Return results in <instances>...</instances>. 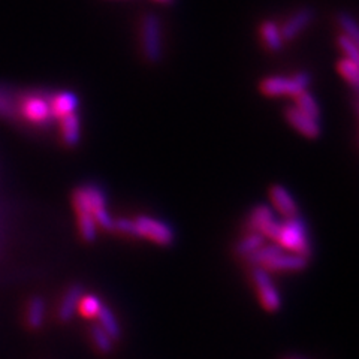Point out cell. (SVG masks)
Masks as SVG:
<instances>
[{
  "label": "cell",
  "instance_id": "1",
  "mask_svg": "<svg viewBox=\"0 0 359 359\" xmlns=\"http://www.w3.org/2000/svg\"><path fill=\"white\" fill-rule=\"evenodd\" d=\"M276 241L282 249H287L292 253L304 257H309L310 255V243L306 224L301 219H298V216L287 219L285 223H280V231Z\"/></svg>",
  "mask_w": 359,
  "mask_h": 359
},
{
  "label": "cell",
  "instance_id": "2",
  "mask_svg": "<svg viewBox=\"0 0 359 359\" xmlns=\"http://www.w3.org/2000/svg\"><path fill=\"white\" fill-rule=\"evenodd\" d=\"M311 81V76L307 72H298L297 75L285 76H269L261 83V92L269 97L274 96H298L302 92H307V87Z\"/></svg>",
  "mask_w": 359,
  "mask_h": 359
},
{
  "label": "cell",
  "instance_id": "3",
  "mask_svg": "<svg viewBox=\"0 0 359 359\" xmlns=\"http://www.w3.org/2000/svg\"><path fill=\"white\" fill-rule=\"evenodd\" d=\"M142 53L150 63H159L163 55V39L161 20L147 14L142 20Z\"/></svg>",
  "mask_w": 359,
  "mask_h": 359
},
{
  "label": "cell",
  "instance_id": "4",
  "mask_svg": "<svg viewBox=\"0 0 359 359\" xmlns=\"http://www.w3.org/2000/svg\"><path fill=\"white\" fill-rule=\"evenodd\" d=\"M253 282L256 285L257 294H259L262 307L269 313L277 311L280 309V304H282V299H280L278 292H277L273 280H271V277H269L266 269H264L261 266H255Z\"/></svg>",
  "mask_w": 359,
  "mask_h": 359
},
{
  "label": "cell",
  "instance_id": "5",
  "mask_svg": "<svg viewBox=\"0 0 359 359\" xmlns=\"http://www.w3.org/2000/svg\"><path fill=\"white\" fill-rule=\"evenodd\" d=\"M135 223H137L140 238H149L159 245H171L174 243V231L166 223L149 216H141Z\"/></svg>",
  "mask_w": 359,
  "mask_h": 359
},
{
  "label": "cell",
  "instance_id": "6",
  "mask_svg": "<svg viewBox=\"0 0 359 359\" xmlns=\"http://www.w3.org/2000/svg\"><path fill=\"white\" fill-rule=\"evenodd\" d=\"M250 229L253 232L262 233L265 238L276 241L280 231V223L274 220L273 211L266 205H257L250 216Z\"/></svg>",
  "mask_w": 359,
  "mask_h": 359
},
{
  "label": "cell",
  "instance_id": "7",
  "mask_svg": "<svg viewBox=\"0 0 359 359\" xmlns=\"http://www.w3.org/2000/svg\"><path fill=\"white\" fill-rule=\"evenodd\" d=\"M286 120L290 123V126L297 129L301 135L307 138H318L320 135V125L318 120L309 117L304 112L299 111L297 107H289L285 111Z\"/></svg>",
  "mask_w": 359,
  "mask_h": 359
},
{
  "label": "cell",
  "instance_id": "8",
  "mask_svg": "<svg viewBox=\"0 0 359 359\" xmlns=\"http://www.w3.org/2000/svg\"><path fill=\"white\" fill-rule=\"evenodd\" d=\"M307 265L309 259L304 256L280 252L264 266V269H266V271H302V269L307 268Z\"/></svg>",
  "mask_w": 359,
  "mask_h": 359
},
{
  "label": "cell",
  "instance_id": "9",
  "mask_svg": "<svg viewBox=\"0 0 359 359\" xmlns=\"http://www.w3.org/2000/svg\"><path fill=\"white\" fill-rule=\"evenodd\" d=\"M314 18V13L313 9L310 8H304V9H299L297 14L292 15L286 22L285 26L282 27V38L283 41H292L295 39L299 33L304 32L309 26L310 22Z\"/></svg>",
  "mask_w": 359,
  "mask_h": 359
},
{
  "label": "cell",
  "instance_id": "10",
  "mask_svg": "<svg viewBox=\"0 0 359 359\" xmlns=\"http://www.w3.org/2000/svg\"><path fill=\"white\" fill-rule=\"evenodd\" d=\"M83 297H84V287L81 285H74L66 290L57 313L60 322L66 323L74 318V314L78 310V306H80V301Z\"/></svg>",
  "mask_w": 359,
  "mask_h": 359
},
{
  "label": "cell",
  "instance_id": "11",
  "mask_svg": "<svg viewBox=\"0 0 359 359\" xmlns=\"http://www.w3.org/2000/svg\"><path fill=\"white\" fill-rule=\"evenodd\" d=\"M269 196H271L273 204L276 205V208L282 212V215L287 219L290 217H297L298 216V207L297 202L292 198V195L287 192V190L280 186V184H274L269 190Z\"/></svg>",
  "mask_w": 359,
  "mask_h": 359
},
{
  "label": "cell",
  "instance_id": "12",
  "mask_svg": "<svg viewBox=\"0 0 359 359\" xmlns=\"http://www.w3.org/2000/svg\"><path fill=\"white\" fill-rule=\"evenodd\" d=\"M22 114L27 120L35 123H43L53 117L48 102L41 97L26 99L25 105H22Z\"/></svg>",
  "mask_w": 359,
  "mask_h": 359
},
{
  "label": "cell",
  "instance_id": "13",
  "mask_svg": "<svg viewBox=\"0 0 359 359\" xmlns=\"http://www.w3.org/2000/svg\"><path fill=\"white\" fill-rule=\"evenodd\" d=\"M51 108V116L54 118H63L69 114H74L78 108V99L74 93H60L53 99Z\"/></svg>",
  "mask_w": 359,
  "mask_h": 359
},
{
  "label": "cell",
  "instance_id": "14",
  "mask_svg": "<svg viewBox=\"0 0 359 359\" xmlns=\"http://www.w3.org/2000/svg\"><path fill=\"white\" fill-rule=\"evenodd\" d=\"M60 128H62V138L65 144L67 147H75V145L80 142V137H81L80 117L74 112V114L60 118Z\"/></svg>",
  "mask_w": 359,
  "mask_h": 359
},
{
  "label": "cell",
  "instance_id": "15",
  "mask_svg": "<svg viewBox=\"0 0 359 359\" xmlns=\"http://www.w3.org/2000/svg\"><path fill=\"white\" fill-rule=\"evenodd\" d=\"M97 319H99V327L102 328L111 339L112 341L118 340L121 337V328L120 325L114 316V313H112L109 309L107 307H100L99 313H97Z\"/></svg>",
  "mask_w": 359,
  "mask_h": 359
},
{
  "label": "cell",
  "instance_id": "16",
  "mask_svg": "<svg viewBox=\"0 0 359 359\" xmlns=\"http://www.w3.org/2000/svg\"><path fill=\"white\" fill-rule=\"evenodd\" d=\"M27 325L32 330H39L45 320V302L41 297L32 298L27 306L26 314Z\"/></svg>",
  "mask_w": 359,
  "mask_h": 359
},
{
  "label": "cell",
  "instance_id": "17",
  "mask_svg": "<svg viewBox=\"0 0 359 359\" xmlns=\"http://www.w3.org/2000/svg\"><path fill=\"white\" fill-rule=\"evenodd\" d=\"M261 33H262L264 41L268 45L269 50H273V51L282 50V47H283L282 32H280V29L276 26V22L265 21L261 27Z\"/></svg>",
  "mask_w": 359,
  "mask_h": 359
},
{
  "label": "cell",
  "instance_id": "18",
  "mask_svg": "<svg viewBox=\"0 0 359 359\" xmlns=\"http://www.w3.org/2000/svg\"><path fill=\"white\" fill-rule=\"evenodd\" d=\"M280 252H283V249L280 245H262L261 249L253 252L249 257H247V259H249V262L253 264L255 266L264 268Z\"/></svg>",
  "mask_w": 359,
  "mask_h": 359
},
{
  "label": "cell",
  "instance_id": "19",
  "mask_svg": "<svg viewBox=\"0 0 359 359\" xmlns=\"http://www.w3.org/2000/svg\"><path fill=\"white\" fill-rule=\"evenodd\" d=\"M295 99H297V108L299 111H302L309 117L319 121V118H320V108H319V104L316 102V99H314L307 92L299 93L298 96H295Z\"/></svg>",
  "mask_w": 359,
  "mask_h": 359
},
{
  "label": "cell",
  "instance_id": "20",
  "mask_svg": "<svg viewBox=\"0 0 359 359\" xmlns=\"http://www.w3.org/2000/svg\"><path fill=\"white\" fill-rule=\"evenodd\" d=\"M265 243V237L259 232H252L247 235L244 240H241V243L237 245V253L241 256L249 257L253 252H256L257 249H261Z\"/></svg>",
  "mask_w": 359,
  "mask_h": 359
},
{
  "label": "cell",
  "instance_id": "21",
  "mask_svg": "<svg viewBox=\"0 0 359 359\" xmlns=\"http://www.w3.org/2000/svg\"><path fill=\"white\" fill-rule=\"evenodd\" d=\"M78 228H80V233L84 241L93 243L97 233L96 222L93 215H78Z\"/></svg>",
  "mask_w": 359,
  "mask_h": 359
},
{
  "label": "cell",
  "instance_id": "22",
  "mask_svg": "<svg viewBox=\"0 0 359 359\" xmlns=\"http://www.w3.org/2000/svg\"><path fill=\"white\" fill-rule=\"evenodd\" d=\"M337 69L341 74L344 80L349 83L352 87L358 88L359 83V69H358V63L349 60V59H343L337 65Z\"/></svg>",
  "mask_w": 359,
  "mask_h": 359
},
{
  "label": "cell",
  "instance_id": "23",
  "mask_svg": "<svg viewBox=\"0 0 359 359\" xmlns=\"http://www.w3.org/2000/svg\"><path fill=\"white\" fill-rule=\"evenodd\" d=\"M90 334H92L93 343L100 353H109L112 351V344H114V341H112L111 337L100 328L99 325H93L92 330H90Z\"/></svg>",
  "mask_w": 359,
  "mask_h": 359
},
{
  "label": "cell",
  "instance_id": "24",
  "mask_svg": "<svg viewBox=\"0 0 359 359\" xmlns=\"http://www.w3.org/2000/svg\"><path fill=\"white\" fill-rule=\"evenodd\" d=\"M100 307H102V304H100L99 298L88 295V297L81 298L80 306H78V310H80V313L86 318H95V316H97Z\"/></svg>",
  "mask_w": 359,
  "mask_h": 359
},
{
  "label": "cell",
  "instance_id": "25",
  "mask_svg": "<svg viewBox=\"0 0 359 359\" xmlns=\"http://www.w3.org/2000/svg\"><path fill=\"white\" fill-rule=\"evenodd\" d=\"M339 25L343 29L346 36H349L351 39L358 42V39H359L358 25H356V21L349 14H347V13H340L339 14Z\"/></svg>",
  "mask_w": 359,
  "mask_h": 359
},
{
  "label": "cell",
  "instance_id": "26",
  "mask_svg": "<svg viewBox=\"0 0 359 359\" xmlns=\"http://www.w3.org/2000/svg\"><path fill=\"white\" fill-rule=\"evenodd\" d=\"M339 47L346 54V59H349L355 63L359 62V53H358V42L351 39L349 36L341 35L339 38Z\"/></svg>",
  "mask_w": 359,
  "mask_h": 359
},
{
  "label": "cell",
  "instance_id": "27",
  "mask_svg": "<svg viewBox=\"0 0 359 359\" xmlns=\"http://www.w3.org/2000/svg\"><path fill=\"white\" fill-rule=\"evenodd\" d=\"M114 231H118L121 233L129 235V237L140 238V233H138V229H137V223H135V220H130V219L114 220Z\"/></svg>",
  "mask_w": 359,
  "mask_h": 359
},
{
  "label": "cell",
  "instance_id": "28",
  "mask_svg": "<svg viewBox=\"0 0 359 359\" xmlns=\"http://www.w3.org/2000/svg\"><path fill=\"white\" fill-rule=\"evenodd\" d=\"M11 108H9V104L6 102V99L2 96V95H0V112H4V114H5V112H8Z\"/></svg>",
  "mask_w": 359,
  "mask_h": 359
},
{
  "label": "cell",
  "instance_id": "29",
  "mask_svg": "<svg viewBox=\"0 0 359 359\" xmlns=\"http://www.w3.org/2000/svg\"><path fill=\"white\" fill-rule=\"evenodd\" d=\"M154 2H159V4H172L174 0H154Z\"/></svg>",
  "mask_w": 359,
  "mask_h": 359
}]
</instances>
